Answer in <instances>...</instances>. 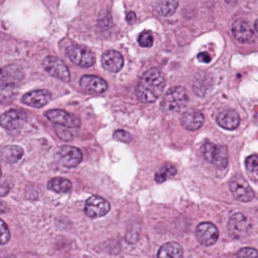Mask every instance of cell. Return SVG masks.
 <instances>
[{
    "label": "cell",
    "instance_id": "6da1fadb",
    "mask_svg": "<svg viewBox=\"0 0 258 258\" xmlns=\"http://www.w3.org/2000/svg\"><path fill=\"white\" fill-rule=\"evenodd\" d=\"M165 79L163 73L157 68H151L143 74L137 86L136 95L143 103H153L163 92Z\"/></svg>",
    "mask_w": 258,
    "mask_h": 258
},
{
    "label": "cell",
    "instance_id": "7a4b0ae2",
    "mask_svg": "<svg viewBox=\"0 0 258 258\" xmlns=\"http://www.w3.org/2000/svg\"><path fill=\"white\" fill-rule=\"evenodd\" d=\"M189 97L184 88L174 86L167 91L162 102V108L165 113H180L186 107Z\"/></svg>",
    "mask_w": 258,
    "mask_h": 258
},
{
    "label": "cell",
    "instance_id": "3957f363",
    "mask_svg": "<svg viewBox=\"0 0 258 258\" xmlns=\"http://www.w3.org/2000/svg\"><path fill=\"white\" fill-rule=\"evenodd\" d=\"M202 154L206 161L224 168L228 164L227 150L224 146H218L212 142H206L202 147Z\"/></svg>",
    "mask_w": 258,
    "mask_h": 258
},
{
    "label": "cell",
    "instance_id": "277c9868",
    "mask_svg": "<svg viewBox=\"0 0 258 258\" xmlns=\"http://www.w3.org/2000/svg\"><path fill=\"white\" fill-rule=\"evenodd\" d=\"M45 71L51 77L61 81L68 83L71 81V73L63 60L54 56H47L42 61Z\"/></svg>",
    "mask_w": 258,
    "mask_h": 258
},
{
    "label": "cell",
    "instance_id": "5b68a950",
    "mask_svg": "<svg viewBox=\"0 0 258 258\" xmlns=\"http://www.w3.org/2000/svg\"><path fill=\"white\" fill-rule=\"evenodd\" d=\"M67 54L73 63L81 68H91L95 63V57L93 53L83 45H71L67 49Z\"/></svg>",
    "mask_w": 258,
    "mask_h": 258
},
{
    "label": "cell",
    "instance_id": "8992f818",
    "mask_svg": "<svg viewBox=\"0 0 258 258\" xmlns=\"http://www.w3.org/2000/svg\"><path fill=\"white\" fill-rule=\"evenodd\" d=\"M56 156L57 162L66 168H75L83 160L81 150L72 146H63L60 147Z\"/></svg>",
    "mask_w": 258,
    "mask_h": 258
},
{
    "label": "cell",
    "instance_id": "52a82bcc",
    "mask_svg": "<svg viewBox=\"0 0 258 258\" xmlns=\"http://www.w3.org/2000/svg\"><path fill=\"white\" fill-rule=\"evenodd\" d=\"M230 189L233 197L239 201L248 203L254 199V191L242 176H236L232 179Z\"/></svg>",
    "mask_w": 258,
    "mask_h": 258
},
{
    "label": "cell",
    "instance_id": "ba28073f",
    "mask_svg": "<svg viewBox=\"0 0 258 258\" xmlns=\"http://www.w3.org/2000/svg\"><path fill=\"white\" fill-rule=\"evenodd\" d=\"M46 117L53 123L67 128H77L81 126V120L78 116L67 113L64 110H50L45 113Z\"/></svg>",
    "mask_w": 258,
    "mask_h": 258
},
{
    "label": "cell",
    "instance_id": "9c48e42d",
    "mask_svg": "<svg viewBox=\"0 0 258 258\" xmlns=\"http://www.w3.org/2000/svg\"><path fill=\"white\" fill-rule=\"evenodd\" d=\"M110 210V203L98 196L89 197L85 206V212L91 218H101L107 215Z\"/></svg>",
    "mask_w": 258,
    "mask_h": 258
},
{
    "label": "cell",
    "instance_id": "30bf717a",
    "mask_svg": "<svg viewBox=\"0 0 258 258\" xmlns=\"http://www.w3.org/2000/svg\"><path fill=\"white\" fill-rule=\"evenodd\" d=\"M197 240L202 245L211 246L216 243L219 236L218 228L212 223L204 222L199 224L196 230Z\"/></svg>",
    "mask_w": 258,
    "mask_h": 258
},
{
    "label": "cell",
    "instance_id": "8fae6325",
    "mask_svg": "<svg viewBox=\"0 0 258 258\" xmlns=\"http://www.w3.org/2000/svg\"><path fill=\"white\" fill-rule=\"evenodd\" d=\"M232 32L236 40L242 43L252 42L254 37V31L248 21L243 18L236 20L232 26Z\"/></svg>",
    "mask_w": 258,
    "mask_h": 258
},
{
    "label": "cell",
    "instance_id": "7c38bea8",
    "mask_svg": "<svg viewBox=\"0 0 258 258\" xmlns=\"http://www.w3.org/2000/svg\"><path fill=\"white\" fill-rule=\"evenodd\" d=\"M51 95L48 91L44 89L32 91L22 97V102L30 107L41 108L50 102Z\"/></svg>",
    "mask_w": 258,
    "mask_h": 258
},
{
    "label": "cell",
    "instance_id": "4fadbf2b",
    "mask_svg": "<svg viewBox=\"0 0 258 258\" xmlns=\"http://www.w3.org/2000/svg\"><path fill=\"white\" fill-rule=\"evenodd\" d=\"M80 85L85 91L90 93L102 94L108 88V85L104 79L94 75H85L82 77Z\"/></svg>",
    "mask_w": 258,
    "mask_h": 258
},
{
    "label": "cell",
    "instance_id": "5bb4252c",
    "mask_svg": "<svg viewBox=\"0 0 258 258\" xmlns=\"http://www.w3.org/2000/svg\"><path fill=\"white\" fill-rule=\"evenodd\" d=\"M101 63L105 71L118 73L123 68L124 59L120 53L115 50H109L103 54Z\"/></svg>",
    "mask_w": 258,
    "mask_h": 258
},
{
    "label": "cell",
    "instance_id": "9a60e30c",
    "mask_svg": "<svg viewBox=\"0 0 258 258\" xmlns=\"http://www.w3.org/2000/svg\"><path fill=\"white\" fill-rule=\"evenodd\" d=\"M25 119V114L22 112L11 110L0 116V125L7 130H15L22 126Z\"/></svg>",
    "mask_w": 258,
    "mask_h": 258
},
{
    "label": "cell",
    "instance_id": "2e32d148",
    "mask_svg": "<svg viewBox=\"0 0 258 258\" xmlns=\"http://www.w3.org/2000/svg\"><path fill=\"white\" fill-rule=\"evenodd\" d=\"M249 223L245 215L237 213L232 216L228 222V230L232 236L240 238L246 234Z\"/></svg>",
    "mask_w": 258,
    "mask_h": 258
},
{
    "label": "cell",
    "instance_id": "e0dca14e",
    "mask_svg": "<svg viewBox=\"0 0 258 258\" xmlns=\"http://www.w3.org/2000/svg\"><path fill=\"white\" fill-rule=\"evenodd\" d=\"M204 116L198 110H190L185 112L180 119L182 126L186 130L196 131L203 126Z\"/></svg>",
    "mask_w": 258,
    "mask_h": 258
},
{
    "label": "cell",
    "instance_id": "ac0fdd59",
    "mask_svg": "<svg viewBox=\"0 0 258 258\" xmlns=\"http://www.w3.org/2000/svg\"><path fill=\"white\" fill-rule=\"evenodd\" d=\"M217 122L223 128L233 130L239 126L240 119L237 112L233 110H225L218 114Z\"/></svg>",
    "mask_w": 258,
    "mask_h": 258
},
{
    "label": "cell",
    "instance_id": "d6986e66",
    "mask_svg": "<svg viewBox=\"0 0 258 258\" xmlns=\"http://www.w3.org/2000/svg\"><path fill=\"white\" fill-rule=\"evenodd\" d=\"M158 258H183V250L177 242H171L161 247L158 252Z\"/></svg>",
    "mask_w": 258,
    "mask_h": 258
},
{
    "label": "cell",
    "instance_id": "ffe728a7",
    "mask_svg": "<svg viewBox=\"0 0 258 258\" xmlns=\"http://www.w3.org/2000/svg\"><path fill=\"white\" fill-rule=\"evenodd\" d=\"M23 156L24 150L18 146H7L3 147L0 151V158L8 163H15L18 162Z\"/></svg>",
    "mask_w": 258,
    "mask_h": 258
},
{
    "label": "cell",
    "instance_id": "44dd1931",
    "mask_svg": "<svg viewBox=\"0 0 258 258\" xmlns=\"http://www.w3.org/2000/svg\"><path fill=\"white\" fill-rule=\"evenodd\" d=\"M18 95V89L14 83L0 86V104L8 105L15 101Z\"/></svg>",
    "mask_w": 258,
    "mask_h": 258
},
{
    "label": "cell",
    "instance_id": "7402d4cb",
    "mask_svg": "<svg viewBox=\"0 0 258 258\" xmlns=\"http://www.w3.org/2000/svg\"><path fill=\"white\" fill-rule=\"evenodd\" d=\"M48 188L57 194H66L72 189V183L63 177H54L48 182Z\"/></svg>",
    "mask_w": 258,
    "mask_h": 258
},
{
    "label": "cell",
    "instance_id": "603a6c76",
    "mask_svg": "<svg viewBox=\"0 0 258 258\" xmlns=\"http://www.w3.org/2000/svg\"><path fill=\"white\" fill-rule=\"evenodd\" d=\"M21 69L16 65L0 68V82L12 81L22 78Z\"/></svg>",
    "mask_w": 258,
    "mask_h": 258
},
{
    "label": "cell",
    "instance_id": "cb8c5ba5",
    "mask_svg": "<svg viewBox=\"0 0 258 258\" xmlns=\"http://www.w3.org/2000/svg\"><path fill=\"white\" fill-rule=\"evenodd\" d=\"M178 7V2L177 0H162L156 4L155 10L158 15L163 17L172 15Z\"/></svg>",
    "mask_w": 258,
    "mask_h": 258
},
{
    "label": "cell",
    "instance_id": "d4e9b609",
    "mask_svg": "<svg viewBox=\"0 0 258 258\" xmlns=\"http://www.w3.org/2000/svg\"><path fill=\"white\" fill-rule=\"evenodd\" d=\"M177 171L176 167L171 163H165L159 168V171L155 175V180L158 183H162L168 178L173 177L177 174Z\"/></svg>",
    "mask_w": 258,
    "mask_h": 258
},
{
    "label": "cell",
    "instance_id": "484cf974",
    "mask_svg": "<svg viewBox=\"0 0 258 258\" xmlns=\"http://www.w3.org/2000/svg\"><path fill=\"white\" fill-rule=\"evenodd\" d=\"M138 43L144 48H150L153 44V36L150 31H144L138 37Z\"/></svg>",
    "mask_w": 258,
    "mask_h": 258
},
{
    "label": "cell",
    "instance_id": "4316f807",
    "mask_svg": "<svg viewBox=\"0 0 258 258\" xmlns=\"http://www.w3.org/2000/svg\"><path fill=\"white\" fill-rule=\"evenodd\" d=\"M74 129L67 128V127L56 128V133L60 139L63 140V141H70L75 137V131Z\"/></svg>",
    "mask_w": 258,
    "mask_h": 258
},
{
    "label": "cell",
    "instance_id": "83f0119b",
    "mask_svg": "<svg viewBox=\"0 0 258 258\" xmlns=\"http://www.w3.org/2000/svg\"><path fill=\"white\" fill-rule=\"evenodd\" d=\"M10 239V232L7 224L0 219V245H6Z\"/></svg>",
    "mask_w": 258,
    "mask_h": 258
},
{
    "label": "cell",
    "instance_id": "f1b7e54d",
    "mask_svg": "<svg viewBox=\"0 0 258 258\" xmlns=\"http://www.w3.org/2000/svg\"><path fill=\"white\" fill-rule=\"evenodd\" d=\"M113 138L120 142L129 143L132 141V137L130 133L124 130H117L113 134Z\"/></svg>",
    "mask_w": 258,
    "mask_h": 258
},
{
    "label": "cell",
    "instance_id": "f546056e",
    "mask_svg": "<svg viewBox=\"0 0 258 258\" xmlns=\"http://www.w3.org/2000/svg\"><path fill=\"white\" fill-rule=\"evenodd\" d=\"M247 169L250 172H256L258 171V156L255 155L250 156L247 158L245 162Z\"/></svg>",
    "mask_w": 258,
    "mask_h": 258
},
{
    "label": "cell",
    "instance_id": "4dcf8cb0",
    "mask_svg": "<svg viewBox=\"0 0 258 258\" xmlns=\"http://www.w3.org/2000/svg\"><path fill=\"white\" fill-rule=\"evenodd\" d=\"M238 258H258V251L251 248H244L238 253Z\"/></svg>",
    "mask_w": 258,
    "mask_h": 258
},
{
    "label": "cell",
    "instance_id": "1f68e13d",
    "mask_svg": "<svg viewBox=\"0 0 258 258\" xmlns=\"http://www.w3.org/2000/svg\"><path fill=\"white\" fill-rule=\"evenodd\" d=\"M197 58L203 63H209L211 61V57L207 52H201L197 55Z\"/></svg>",
    "mask_w": 258,
    "mask_h": 258
},
{
    "label": "cell",
    "instance_id": "d6a6232c",
    "mask_svg": "<svg viewBox=\"0 0 258 258\" xmlns=\"http://www.w3.org/2000/svg\"><path fill=\"white\" fill-rule=\"evenodd\" d=\"M127 242L130 244H134L138 240V235L135 232H130L127 234L126 237Z\"/></svg>",
    "mask_w": 258,
    "mask_h": 258
},
{
    "label": "cell",
    "instance_id": "836d02e7",
    "mask_svg": "<svg viewBox=\"0 0 258 258\" xmlns=\"http://www.w3.org/2000/svg\"><path fill=\"white\" fill-rule=\"evenodd\" d=\"M135 20H136V14L134 12H130L127 15L126 21L129 24H133L135 23Z\"/></svg>",
    "mask_w": 258,
    "mask_h": 258
},
{
    "label": "cell",
    "instance_id": "e575fe53",
    "mask_svg": "<svg viewBox=\"0 0 258 258\" xmlns=\"http://www.w3.org/2000/svg\"><path fill=\"white\" fill-rule=\"evenodd\" d=\"M6 212V205L3 201L0 200V214Z\"/></svg>",
    "mask_w": 258,
    "mask_h": 258
},
{
    "label": "cell",
    "instance_id": "d590c367",
    "mask_svg": "<svg viewBox=\"0 0 258 258\" xmlns=\"http://www.w3.org/2000/svg\"><path fill=\"white\" fill-rule=\"evenodd\" d=\"M254 122L258 125V113L254 116Z\"/></svg>",
    "mask_w": 258,
    "mask_h": 258
},
{
    "label": "cell",
    "instance_id": "8d00e7d4",
    "mask_svg": "<svg viewBox=\"0 0 258 258\" xmlns=\"http://www.w3.org/2000/svg\"><path fill=\"white\" fill-rule=\"evenodd\" d=\"M254 27H255L256 30L258 32V19L256 21L255 24H254Z\"/></svg>",
    "mask_w": 258,
    "mask_h": 258
},
{
    "label": "cell",
    "instance_id": "74e56055",
    "mask_svg": "<svg viewBox=\"0 0 258 258\" xmlns=\"http://www.w3.org/2000/svg\"><path fill=\"white\" fill-rule=\"evenodd\" d=\"M2 176V171H1V167H0V179H1Z\"/></svg>",
    "mask_w": 258,
    "mask_h": 258
},
{
    "label": "cell",
    "instance_id": "f35d334b",
    "mask_svg": "<svg viewBox=\"0 0 258 258\" xmlns=\"http://www.w3.org/2000/svg\"><path fill=\"white\" fill-rule=\"evenodd\" d=\"M227 3H230V2L233 1V0H225Z\"/></svg>",
    "mask_w": 258,
    "mask_h": 258
}]
</instances>
